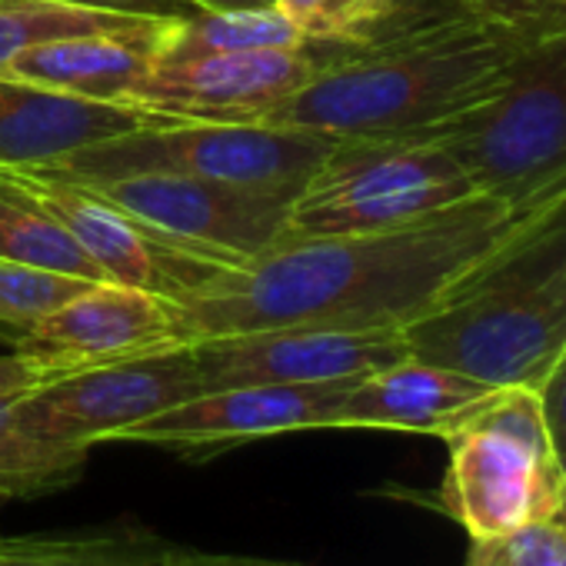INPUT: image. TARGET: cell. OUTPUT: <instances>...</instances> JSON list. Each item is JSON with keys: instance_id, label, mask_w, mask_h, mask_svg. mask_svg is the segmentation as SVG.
Returning a JSON list of instances; mask_svg holds the SVG:
<instances>
[{"instance_id": "cell-8", "label": "cell", "mask_w": 566, "mask_h": 566, "mask_svg": "<svg viewBox=\"0 0 566 566\" xmlns=\"http://www.w3.org/2000/svg\"><path fill=\"white\" fill-rule=\"evenodd\" d=\"M197 394H203V380L190 347L180 344L54 377L18 397L14 420L28 437L48 447L91 453V447L114 443L127 427H137Z\"/></svg>"}, {"instance_id": "cell-11", "label": "cell", "mask_w": 566, "mask_h": 566, "mask_svg": "<svg viewBox=\"0 0 566 566\" xmlns=\"http://www.w3.org/2000/svg\"><path fill=\"white\" fill-rule=\"evenodd\" d=\"M87 187L147 220L160 233L230 266L270 250L287 230L291 213V200L283 197L180 174H134L94 180Z\"/></svg>"}, {"instance_id": "cell-7", "label": "cell", "mask_w": 566, "mask_h": 566, "mask_svg": "<svg viewBox=\"0 0 566 566\" xmlns=\"http://www.w3.org/2000/svg\"><path fill=\"white\" fill-rule=\"evenodd\" d=\"M447 447L440 503L470 539L510 533L566 506V470L553 453L536 390H500L447 437Z\"/></svg>"}, {"instance_id": "cell-2", "label": "cell", "mask_w": 566, "mask_h": 566, "mask_svg": "<svg viewBox=\"0 0 566 566\" xmlns=\"http://www.w3.org/2000/svg\"><path fill=\"white\" fill-rule=\"evenodd\" d=\"M530 44L476 21H450L347 48L256 124L354 137H430L490 101Z\"/></svg>"}, {"instance_id": "cell-26", "label": "cell", "mask_w": 566, "mask_h": 566, "mask_svg": "<svg viewBox=\"0 0 566 566\" xmlns=\"http://www.w3.org/2000/svg\"><path fill=\"white\" fill-rule=\"evenodd\" d=\"M476 21L523 41L539 44L566 31V0H467Z\"/></svg>"}, {"instance_id": "cell-1", "label": "cell", "mask_w": 566, "mask_h": 566, "mask_svg": "<svg viewBox=\"0 0 566 566\" xmlns=\"http://www.w3.org/2000/svg\"><path fill=\"white\" fill-rule=\"evenodd\" d=\"M559 197L503 203L476 193L390 230L280 237L260 256L223 266L193 294L170 301L177 340L276 327L403 331Z\"/></svg>"}, {"instance_id": "cell-4", "label": "cell", "mask_w": 566, "mask_h": 566, "mask_svg": "<svg viewBox=\"0 0 566 566\" xmlns=\"http://www.w3.org/2000/svg\"><path fill=\"white\" fill-rule=\"evenodd\" d=\"M430 137L460 160L476 193L503 203L566 193V31L530 44L490 101Z\"/></svg>"}, {"instance_id": "cell-17", "label": "cell", "mask_w": 566, "mask_h": 566, "mask_svg": "<svg viewBox=\"0 0 566 566\" xmlns=\"http://www.w3.org/2000/svg\"><path fill=\"white\" fill-rule=\"evenodd\" d=\"M164 24L140 34H87V38L44 41L18 54L4 67V77L28 81L84 101L120 104L124 94H130L134 84L144 81L147 71L157 64V44Z\"/></svg>"}, {"instance_id": "cell-31", "label": "cell", "mask_w": 566, "mask_h": 566, "mask_svg": "<svg viewBox=\"0 0 566 566\" xmlns=\"http://www.w3.org/2000/svg\"><path fill=\"white\" fill-rule=\"evenodd\" d=\"M170 566H304V563H283V559H260V556H237V553H203V549H174Z\"/></svg>"}, {"instance_id": "cell-3", "label": "cell", "mask_w": 566, "mask_h": 566, "mask_svg": "<svg viewBox=\"0 0 566 566\" xmlns=\"http://www.w3.org/2000/svg\"><path fill=\"white\" fill-rule=\"evenodd\" d=\"M410 357L536 390L566 350V193L403 327Z\"/></svg>"}, {"instance_id": "cell-20", "label": "cell", "mask_w": 566, "mask_h": 566, "mask_svg": "<svg viewBox=\"0 0 566 566\" xmlns=\"http://www.w3.org/2000/svg\"><path fill=\"white\" fill-rule=\"evenodd\" d=\"M0 260L81 276L91 283H111L51 213L8 184H0Z\"/></svg>"}, {"instance_id": "cell-16", "label": "cell", "mask_w": 566, "mask_h": 566, "mask_svg": "<svg viewBox=\"0 0 566 566\" xmlns=\"http://www.w3.org/2000/svg\"><path fill=\"white\" fill-rule=\"evenodd\" d=\"M496 394V387L473 377L407 357L360 377L344 394L334 430H400L447 440L493 403Z\"/></svg>"}, {"instance_id": "cell-27", "label": "cell", "mask_w": 566, "mask_h": 566, "mask_svg": "<svg viewBox=\"0 0 566 566\" xmlns=\"http://www.w3.org/2000/svg\"><path fill=\"white\" fill-rule=\"evenodd\" d=\"M536 400L543 410V423H546L553 453H556L559 467L566 470V350L559 354V360L549 367V374L536 387Z\"/></svg>"}, {"instance_id": "cell-23", "label": "cell", "mask_w": 566, "mask_h": 566, "mask_svg": "<svg viewBox=\"0 0 566 566\" xmlns=\"http://www.w3.org/2000/svg\"><path fill=\"white\" fill-rule=\"evenodd\" d=\"M307 41L321 44H380L413 34L397 0H270Z\"/></svg>"}, {"instance_id": "cell-22", "label": "cell", "mask_w": 566, "mask_h": 566, "mask_svg": "<svg viewBox=\"0 0 566 566\" xmlns=\"http://www.w3.org/2000/svg\"><path fill=\"white\" fill-rule=\"evenodd\" d=\"M18 397H0V500H34L77 483L87 453L57 450L28 437L14 420Z\"/></svg>"}, {"instance_id": "cell-32", "label": "cell", "mask_w": 566, "mask_h": 566, "mask_svg": "<svg viewBox=\"0 0 566 566\" xmlns=\"http://www.w3.org/2000/svg\"><path fill=\"white\" fill-rule=\"evenodd\" d=\"M197 11H237V8H260L263 0H187Z\"/></svg>"}, {"instance_id": "cell-5", "label": "cell", "mask_w": 566, "mask_h": 566, "mask_svg": "<svg viewBox=\"0 0 566 566\" xmlns=\"http://www.w3.org/2000/svg\"><path fill=\"white\" fill-rule=\"evenodd\" d=\"M334 144L337 140L327 134L294 127L180 120L91 144L34 170L81 184L134 174H180L294 200Z\"/></svg>"}, {"instance_id": "cell-18", "label": "cell", "mask_w": 566, "mask_h": 566, "mask_svg": "<svg viewBox=\"0 0 566 566\" xmlns=\"http://www.w3.org/2000/svg\"><path fill=\"white\" fill-rule=\"evenodd\" d=\"M174 543L147 526L0 533V566H170Z\"/></svg>"}, {"instance_id": "cell-28", "label": "cell", "mask_w": 566, "mask_h": 566, "mask_svg": "<svg viewBox=\"0 0 566 566\" xmlns=\"http://www.w3.org/2000/svg\"><path fill=\"white\" fill-rule=\"evenodd\" d=\"M48 4H64L77 11H97V14H124V18H150V21H174L197 14L187 0H48Z\"/></svg>"}, {"instance_id": "cell-9", "label": "cell", "mask_w": 566, "mask_h": 566, "mask_svg": "<svg viewBox=\"0 0 566 566\" xmlns=\"http://www.w3.org/2000/svg\"><path fill=\"white\" fill-rule=\"evenodd\" d=\"M0 184L14 187L44 213H51L111 283L180 301L203 287L213 273L230 266L160 233L87 184L51 177L34 167H0Z\"/></svg>"}, {"instance_id": "cell-12", "label": "cell", "mask_w": 566, "mask_h": 566, "mask_svg": "<svg viewBox=\"0 0 566 566\" xmlns=\"http://www.w3.org/2000/svg\"><path fill=\"white\" fill-rule=\"evenodd\" d=\"M203 390L260 384H331L360 380L410 357L400 327L321 331L276 327L187 344Z\"/></svg>"}, {"instance_id": "cell-15", "label": "cell", "mask_w": 566, "mask_h": 566, "mask_svg": "<svg viewBox=\"0 0 566 566\" xmlns=\"http://www.w3.org/2000/svg\"><path fill=\"white\" fill-rule=\"evenodd\" d=\"M164 124L180 120L57 94L0 74V167H48L91 144Z\"/></svg>"}, {"instance_id": "cell-33", "label": "cell", "mask_w": 566, "mask_h": 566, "mask_svg": "<svg viewBox=\"0 0 566 566\" xmlns=\"http://www.w3.org/2000/svg\"><path fill=\"white\" fill-rule=\"evenodd\" d=\"M263 4H270V0H263Z\"/></svg>"}, {"instance_id": "cell-6", "label": "cell", "mask_w": 566, "mask_h": 566, "mask_svg": "<svg viewBox=\"0 0 566 566\" xmlns=\"http://www.w3.org/2000/svg\"><path fill=\"white\" fill-rule=\"evenodd\" d=\"M476 197L460 160L433 137L337 140L291 200L283 237L370 233Z\"/></svg>"}, {"instance_id": "cell-19", "label": "cell", "mask_w": 566, "mask_h": 566, "mask_svg": "<svg viewBox=\"0 0 566 566\" xmlns=\"http://www.w3.org/2000/svg\"><path fill=\"white\" fill-rule=\"evenodd\" d=\"M301 44H307V38L273 4L237 8V11H197L190 18H177L164 24L157 44V64L240 54V51L301 48Z\"/></svg>"}, {"instance_id": "cell-30", "label": "cell", "mask_w": 566, "mask_h": 566, "mask_svg": "<svg viewBox=\"0 0 566 566\" xmlns=\"http://www.w3.org/2000/svg\"><path fill=\"white\" fill-rule=\"evenodd\" d=\"M54 380L48 367H41L34 357H24L18 350L0 357V397L4 394H28L41 384Z\"/></svg>"}, {"instance_id": "cell-29", "label": "cell", "mask_w": 566, "mask_h": 566, "mask_svg": "<svg viewBox=\"0 0 566 566\" xmlns=\"http://www.w3.org/2000/svg\"><path fill=\"white\" fill-rule=\"evenodd\" d=\"M397 4H400L407 24H410L413 31L473 18L470 8H467V0H397Z\"/></svg>"}, {"instance_id": "cell-25", "label": "cell", "mask_w": 566, "mask_h": 566, "mask_svg": "<svg viewBox=\"0 0 566 566\" xmlns=\"http://www.w3.org/2000/svg\"><path fill=\"white\" fill-rule=\"evenodd\" d=\"M467 566H566V506L490 539H470Z\"/></svg>"}, {"instance_id": "cell-21", "label": "cell", "mask_w": 566, "mask_h": 566, "mask_svg": "<svg viewBox=\"0 0 566 566\" xmlns=\"http://www.w3.org/2000/svg\"><path fill=\"white\" fill-rule=\"evenodd\" d=\"M157 24L164 21L77 11L64 4H48V0H0V74L18 54L44 41L87 34H140L154 31Z\"/></svg>"}, {"instance_id": "cell-13", "label": "cell", "mask_w": 566, "mask_h": 566, "mask_svg": "<svg viewBox=\"0 0 566 566\" xmlns=\"http://www.w3.org/2000/svg\"><path fill=\"white\" fill-rule=\"evenodd\" d=\"M354 384L357 380L203 390L137 427H127L114 443H147L187 460H203L280 433L334 430L337 407Z\"/></svg>"}, {"instance_id": "cell-24", "label": "cell", "mask_w": 566, "mask_h": 566, "mask_svg": "<svg viewBox=\"0 0 566 566\" xmlns=\"http://www.w3.org/2000/svg\"><path fill=\"white\" fill-rule=\"evenodd\" d=\"M87 287H94V283L81 276L0 260V327L8 334L31 331Z\"/></svg>"}, {"instance_id": "cell-10", "label": "cell", "mask_w": 566, "mask_h": 566, "mask_svg": "<svg viewBox=\"0 0 566 566\" xmlns=\"http://www.w3.org/2000/svg\"><path fill=\"white\" fill-rule=\"evenodd\" d=\"M344 51L347 44L307 41L301 48L167 61L154 64L120 104L193 124H256L324 74Z\"/></svg>"}, {"instance_id": "cell-14", "label": "cell", "mask_w": 566, "mask_h": 566, "mask_svg": "<svg viewBox=\"0 0 566 566\" xmlns=\"http://www.w3.org/2000/svg\"><path fill=\"white\" fill-rule=\"evenodd\" d=\"M8 340L18 354L48 367L51 377L180 347L170 301L124 283H94L31 331L8 334Z\"/></svg>"}]
</instances>
